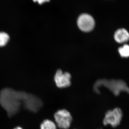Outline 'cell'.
<instances>
[{"label": "cell", "instance_id": "obj_5", "mask_svg": "<svg viewBox=\"0 0 129 129\" xmlns=\"http://www.w3.org/2000/svg\"><path fill=\"white\" fill-rule=\"evenodd\" d=\"M71 74L68 72L63 73L61 70H58L54 76L56 85L60 88H65L70 86L71 82Z\"/></svg>", "mask_w": 129, "mask_h": 129}, {"label": "cell", "instance_id": "obj_10", "mask_svg": "<svg viewBox=\"0 0 129 129\" xmlns=\"http://www.w3.org/2000/svg\"><path fill=\"white\" fill-rule=\"evenodd\" d=\"M35 2H37L39 5H41L45 3L48 2L50 0H33Z\"/></svg>", "mask_w": 129, "mask_h": 129}, {"label": "cell", "instance_id": "obj_8", "mask_svg": "<svg viewBox=\"0 0 129 129\" xmlns=\"http://www.w3.org/2000/svg\"><path fill=\"white\" fill-rule=\"evenodd\" d=\"M119 53L122 57H129V45L124 44L118 49Z\"/></svg>", "mask_w": 129, "mask_h": 129}, {"label": "cell", "instance_id": "obj_3", "mask_svg": "<svg viewBox=\"0 0 129 129\" xmlns=\"http://www.w3.org/2000/svg\"><path fill=\"white\" fill-rule=\"evenodd\" d=\"M122 117L123 113L120 108H116L113 110H109L105 114L103 124L104 125L109 124L115 128L120 124Z\"/></svg>", "mask_w": 129, "mask_h": 129}, {"label": "cell", "instance_id": "obj_7", "mask_svg": "<svg viewBox=\"0 0 129 129\" xmlns=\"http://www.w3.org/2000/svg\"><path fill=\"white\" fill-rule=\"evenodd\" d=\"M40 129H57V126L55 122L49 119H45L42 122Z\"/></svg>", "mask_w": 129, "mask_h": 129}, {"label": "cell", "instance_id": "obj_6", "mask_svg": "<svg viewBox=\"0 0 129 129\" xmlns=\"http://www.w3.org/2000/svg\"><path fill=\"white\" fill-rule=\"evenodd\" d=\"M114 37L117 43L123 44L129 40V33L125 29H119L115 31Z\"/></svg>", "mask_w": 129, "mask_h": 129}, {"label": "cell", "instance_id": "obj_9", "mask_svg": "<svg viewBox=\"0 0 129 129\" xmlns=\"http://www.w3.org/2000/svg\"><path fill=\"white\" fill-rule=\"evenodd\" d=\"M9 36L7 33L0 32V47L6 46L9 41Z\"/></svg>", "mask_w": 129, "mask_h": 129}, {"label": "cell", "instance_id": "obj_4", "mask_svg": "<svg viewBox=\"0 0 129 129\" xmlns=\"http://www.w3.org/2000/svg\"><path fill=\"white\" fill-rule=\"evenodd\" d=\"M77 25L79 28L84 32H89L94 28L95 22L90 15L87 14H81L77 20Z\"/></svg>", "mask_w": 129, "mask_h": 129}, {"label": "cell", "instance_id": "obj_2", "mask_svg": "<svg viewBox=\"0 0 129 129\" xmlns=\"http://www.w3.org/2000/svg\"><path fill=\"white\" fill-rule=\"evenodd\" d=\"M55 123L61 129H68L71 126L73 118L69 111L66 109H59L54 114Z\"/></svg>", "mask_w": 129, "mask_h": 129}, {"label": "cell", "instance_id": "obj_11", "mask_svg": "<svg viewBox=\"0 0 129 129\" xmlns=\"http://www.w3.org/2000/svg\"><path fill=\"white\" fill-rule=\"evenodd\" d=\"M13 129H23L21 127H17Z\"/></svg>", "mask_w": 129, "mask_h": 129}, {"label": "cell", "instance_id": "obj_1", "mask_svg": "<svg viewBox=\"0 0 129 129\" xmlns=\"http://www.w3.org/2000/svg\"><path fill=\"white\" fill-rule=\"evenodd\" d=\"M0 104L9 117L18 112L21 107L36 113L43 106L41 100L35 95L9 88H4L0 92Z\"/></svg>", "mask_w": 129, "mask_h": 129}]
</instances>
